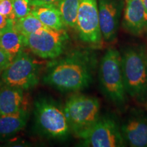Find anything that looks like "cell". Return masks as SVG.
<instances>
[{"instance_id":"obj_7","label":"cell","mask_w":147,"mask_h":147,"mask_svg":"<svg viewBox=\"0 0 147 147\" xmlns=\"http://www.w3.org/2000/svg\"><path fill=\"white\" fill-rule=\"evenodd\" d=\"M23 37L25 47L45 59L59 57L63 53L68 38L64 29L56 30L47 27Z\"/></svg>"},{"instance_id":"obj_17","label":"cell","mask_w":147,"mask_h":147,"mask_svg":"<svg viewBox=\"0 0 147 147\" xmlns=\"http://www.w3.org/2000/svg\"><path fill=\"white\" fill-rule=\"evenodd\" d=\"M80 0H61L57 8L66 27H76Z\"/></svg>"},{"instance_id":"obj_5","label":"cell","mask_w":147,"mask_h":147,"mask_svg":"<svg viewBox=\"0 0 147 147\" xmlns=\"http://www.w3.org/2000/svg\"><path fill=\"white\" fill-rule=\"evenodd\" d=\"M63 110L70 129L77 134L98 120L100 103L96 97L74 95L67 100Z\"/></svg>"},{"instance_id":"obj_15","label":"cell","mask_w":147,"mask_h":147,"mask_svg":"<svg viewBox=\"0 0 147 147\" xmlns=\"http://www.w3.org/2000/svg\"><path fill=\"white\" fill-rule=\"evenodd\" d=\"M31 13L38 18L45 26L56 30H63L64 24L60 11L53 5H31Z\"/></svg>"},{"instance_id":"obj_25","label":"cell","mask_w":147,"mask_h":147,"mask_svg":"<svg viewBox=\"0 0 147 147\" xmlns=\"http://www.w3.org/2000/svg\"><path fill=\"white\" fill-rule=\"evenodd\" d=\"M146 57H147V55H146Z\"/></svg>"},{"instance_id":"obj_19","label":"cell","mask_w":147,"mask_h":147,"mask_svg":"<svg viewBox=\"0 0 147 147\" xmlns=\"http://www.w3.org/2000/svg\"><path fill=\"white\" fill-rule=\"evenodd\" d=\"M16 19L23 18L31 13L29 0H12Z\"/></svg>"},{"instance_id":"obj_13","label":"cell","mask_w":147,"mask_h":147,"mask_svg":"<svg viewBox=\"0 0 147 147\" xmlns=\"http://www.w3.org/2000/svg\"><path fill=\"white\" fill-rule=\"evenodd\" d=\"M29 113L25 108L16 113L0 115V141L14 136L27 125Z\"/></svg>"},{"instance_id":"obj_16","label":"cell","mask_w":147,"mask_h":147,"mask_svg":"<svg viewBox=\"0 0 147 147\" xmlns=\"http://www.w3.org/2000/svg\"><path fill=\"white\" fill-rule=\"evenodd\" d=\"M25 47L24 37L14 28V25L0 33V49L8 53L12 59L23 51Z\"/></svg>"},{"instance_id":"obj_18","label":"cell","mask_w":147,"mask_h":147,"mask_svg":"<svg viewBox=\"0 0 147 147\" xmlns=\"http://www.w3.org/2000/svg\"><path fill=\"white\" fill-rule=\"evenodd\" d=\"M14 28L23 36H27L47 27L32 13L23 18L14 20Z\"/></svg>"},{"instance_id":"obj_23","label":"cell","mask_w":147,"mask_h":147,"mask_svg":"<svg viewBox=\"0 0 147 147\" xmlns=\"http://www.w3.org/2000/svg\"><path fill=\"white\" fill-rule=\"evenodd\" d=\"M61 0H29L31 5H53L57 7Z\"/></svg>"},{"instance_id":"obj_4","label":"cell","mask_w":147,"mask_h":147,"mask_svg":"<svg viewBox=\"0 0 147 147\" xmlns=\"http://www.w3.org/2000/svg\"><path fill=\"white\" fill-rule=\"evenodd\" d=\"M34 117L37 129L46 136L61 139L68 135L70 127L64 110L53 100L47 97L36 100Z\"/></svg>"},{"instance_id":"obj_1","label":"cell","mask_w":147,"mask_h":147,"mask_svg":"<svg viewBox=\"0 0 147 147\" xmlns=\"http://www.w3.org/2000/svg\"><path fill=\"white\" fill-rule=\"evenodd\" d=\"M94 66V59L89 54L75 51L52 64L43 80L61 91H80L91 83Z\"/></svg>"},{"instance_id":"obj_2","label":"cell","mask_w":147,"mask_h":147,"mask_svg":"<svg viewBox=\"0 0 147 147\" xmlns=\"http://www.w3.org/2000/svg\"><path fill=\"white\" fill-rule=\"evenodd\" d=\"M123 75L127 93L143 100L147 95V57L142 48L129 47L121 55Z\"/></svg>"},{"instance_id":"obj_22","label":"cell","mask_w":147,"mask_h":147,"mask_svg":"<svg viewBox=\"0 0 147 147\" xmlns=\"http://www.w3.org/2000/svg\"><path fill=\"white\" fill-rule=\"evenodd\" d=\"M14 23V20L5 17L4 16H3L2 14L0 13V33L2 32L3 31H4L8 27L13 25Z\"/></svg>"},{"instance_id":"obj_11","label":"cell","mask_w":147,"mask_h":147,"mask_svg":"<svg viewBox=\"0 0 147 147\" xmlns=\"http://www.w3.org/2000/svg\"><path fill=\"white\" fill-rule=\"evenodd\" d=\"M123 25L130 34L140 35L147 29V11L142 0H127Z\"/></svg>"},{"instance_id":"obj_24","label":"cell","mask_w":147,"mask_h":147,"mask_svg":"<svg viewBox=\"0 0 147 147\" xmlns=\"http://www.w3.org/2000/svg\"><path fill=\"white\" fill-rule=\"evenodd\" d=\"M142 2H143V4H144V7H145V9H146V11H147V0H142Z\"/></svg>"},{"instance_id":"obj_20","label":"cell","mask_w":147,"mask_h":147,"mask_svg":"<svg viewBox=\"0 0 147 147\" xmlns=\"http://www.w3.org/2000/svg\"><path fill=\"white\" fill-rule=\"evenodd\" d=\"M0 13L5 17L16 20L12 0H0Z\"/></svg>"},{"instance_id":"obj_9","label":"cell","mask_w":147,"mask_h":147,"mask_svg":"<svg viewBox=\"0 0 147 147\" xmlns=\"http://www.w3.org/2000/svg\"><path fill=\"white\" fill-rule=\"evenodd\" d=\"M76 27L82 42L98 47L102 44L97 0H80Z\"/></svg>"},{"instance_id":"obj_6","label":"cell","mask_w":147,"mask_h":147,"mask_svg":"<svg viewBox=\"0 0 147 147\" xmlns=\"http://www.w3.org/2000/svg\"><path fill=\"white\" fill-rule=\"evenodd\" d=\"M40 66L27 53L22 51L12 59L1 73V80L5 85L28 90L39 82Z\"/></svg>"},{"instance_id":"obj_3","label":"cell","mask_w":147,"mask_h":147,"mask_svg":"<svg viewBox=\"0 0 147 147\" xmlns=\"http://www.w3.org/2000/svg\"><path fill=\"white\" fill-rule=\"evenodd\" d=\"M101 86L110 101L123 104L126 101V90L123 75L121 55L117 49L106 51L101 60L99 71Z\"/></svg>"},{"instance_id":"obj_8","label":"cell","mask_w":147,"mask_h":147,"mask_svg":"<svg viewBox=\"0 0 147 147\" xmlns=\"http://www.w3.org/2000/svg\"><path fill=\"white\" fill-rule=\"evenodd\" d=\"M76 135L84 146L117 147L125 144L121 130L110 117L99 118L91 126Z\"/></svg>"},{"instance_id":"obj_14","label":"cell","mask_w":147,"mask_h":147,"mask_svg":"<svg viewBox=\"0 0 147 147\" xmlns=\"http://www.w3.org/2000/svg\"><path fill=\"white\" fill-rule=\"evenodd\" d=\"M23 90L5 85L0 89V115L16 113L23 108Z\"/></svg>"},{"instance_id":"obj_21","label":"cell","mask_w":147,"mask_h":147,"mask_svg":"<svg viewBox=\"0 0 147 147\" xmlns=\"http://www.w3.org/2000/svg\"><path fill=\"white\" fill-rule=\"evenodd\" d=\"M12 61V58L6 52L0 49V74L8 67Z\"/></svg>"},{"instance_id":"obj_12","label":"cell","mask_w":147,"mask_h":147,"mask_svg":"<svg viewBox=\"0 0 147 147\" xmlns=\"http://www.w3.org/2000/svg\"><path fill=\"white\" fill-rule=\"evenodd\" d=\"M125 140L134 147L147 146V120L133 118L128 120L121 127Z\"/></svg>"},{"instance_id":"obj_10","label":"cell","mask_w":147,"mask_h":147,"mask_svg":"<svg viewBox=\"0 0 147 147\" xmlns=\"http://www.w3.org/2000/svg\"><path fill=\"white\" fill-rule=\"evenodd\" d=\"M97 5L103 40L107 42H113L118 31L121 3L119 0H98Z\"/></svg>"}]
</instances>
